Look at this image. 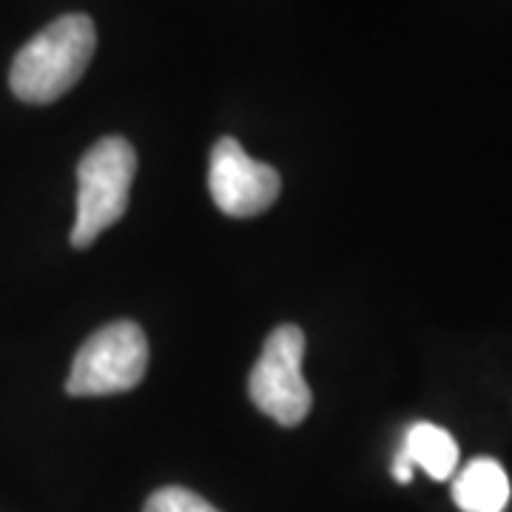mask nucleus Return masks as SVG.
<instances>
[{
  "mask_svg": "<svg viewBox=\"0 0 512 512\" xmlns=\"http://www.w3.org/2000/svg\"><path fill=\"white\" fill-rule=\"evenodd\" d=\"M97 32L89 15H63L40 29L15 60L9 86L18 100L32 106L55 103L74 89L92 63Z\"/></svg>",
  "mask_w": 512,
  "mask_h": 512,
  "instance_id": "nucleus-1",
  "label": "nucleus"
},
{
  "mask_svg": "<svg viewBox=\"0 0 512 512\" xmlns=\"http://www.w3.org/2000/svg\"><path fill=\"white\" fill-rule=\"evenodd\" d=\"M137 171V154L126 137L97 140L77 165L74 248H89L117 220H123Z\"/></svg>",
  "mask_w": 512,
  "mask_h": 512,
  "instance_id": "nucleus-2",
  "label": "nucleus"
},
{
  "mask_svg": "<svg viewBox=\"0 0 512 512\" xmlns=\"http://www.w3.org/2000/svg\"><path fill=\"white\" fill-rule=\"evenodd\" d=\"M148 370V339L137 322H109L92 333L74 356L66 393L69 396H114L143 382Z\"/></svg>",
  "mask_w": 512,
  "mask_h": 512,
  "instance_id": "nucleus-3",
  "label": "nucleus"
},
{
  "mask_svg": "<svg viewBox=\"0 0 512 512\" xmlns=\"http://www.w3.org/2000/svg\"><path fill=\"white\" fill-rule=\"evenodd\" d=\"M305 333L296 325H279L265 339L262 356L256 359L248 396L259 413L274 419L282 427H296L308 419L313 404V393L305 373Z\"/></svg>",
  "mask_w": 512,
  "mask_h": 512,
  "instance_id": "nucleus-4",
  "label": "nucleus"
},
{
  "mask_svg": "<svg viewBox=\"0 0 512 512\" xmlns=\"http://www.w3.org/2000/svg\"><path fill=\"white\" fill-rule=\"evenodd\" d=\"M208 191L225 217L245 220L274 205L282 180L271 165L248 157L234 137H222L211 151Z\"/></svg>",
  "mask_w": 512,
  "mask_h": 512,
  "instance_id": "nucleus-5",
  "label": "nucleus"
},
{
  "mask_svg": "<svg viewBox=\"0 0 512 512\" xmlns=\"http://www.w3.org/2000/svg\"><path fill=\"white\" fill-rule=\"evenodd\" d=\"M453 498L461 512H504L510 501V478L495 458H473L453 481Z\"/></svg>",
  "mask_w": 512,
  "mask_h": 512,
  "instance_id": "nucleus-6",
  "label": "nucleus"
},
{
  "mask_svg": "<svg viewBox=\"0 0 512 512\" xmlns=\"http://www.w3.org/2000/svg\"><path fill=\"white\" fill-rule=\"evenodd\" d=\"M399 458H404L413 470L421 467L433 481H447L458 467V444L439 424L419 421L407 430Z\"/></svg>",
  "mask_w": 512,
  "mask_h": 512,
  "instance_id": "nucleus-7",
  "label": "nucleus"
},
{
  "mask_svg": "<svg viewBox=\"0 0 512 512\" xmlns=\"http://www.w3.org/2000/svg\"><path fill=\"white\" fill-rule=\"evenodd\" d=\"M143 512H220L214 504H208L202 495L191 493L185 487H163L146 501Z\"/></svg>",
  "mask_w": 512,
  "mask_h": 512,
  "instance_id": "nucleus-8",
  "label": "nucleus"
}]
</instances>
